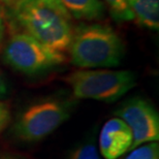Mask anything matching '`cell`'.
<instances>
[{
  "instance_id": "10",
  "label": "cell",
  "mask_w": 159,
  "mask_h": 159,
  "mask_svg": "<svg viewBox=\"0 0 159 159\" xmlns=\"http://www.w3.org/2000/svg\"><path fill=\"white\" fill-rule=\"evenodd\" d=\"M124 159H159V145L157 142L143 144L132 149Z\"/></svg>"
},
{
  "instance_id": "8",
  "label": "cell",
  "mask_w": 159,
  "mask_h": 159,
  "mask_svg": "<svg viewBox=\"0 0 159 159\" xmlns=\"http://www.w3.org/2000/svg\"><path fill=\"white\" fill-rule=\"evenodd\" d=\"M70 17L78 20L93 21L104 15V4L100 0H58Z\"/></svg>"
},
{
  "instance_id": "11",
  "label": "cell",
  "mask_w": 159,
  "mask_h": 159,
  "mask_svg": "<svg viewBox=\"0 0 159 159\" xmlns=\"http://www.w3.org/2000/svg\"><path fill=\"white\" fill-rule=\"evenodd\" d=\"M112 9L114 16L122 21L132 20V14L126 3V0H104Z\"/></svg>"
},
{
  "instance_id": "6",
  "label": "cell",
  "mask_w": 159,
  "mask_h": 159,
  "mask_svg": "<svg viewBox=\"0 0 159 159\" xmlns=\"http://www.w3.org/2000/svg\"><path fill=\"white\" fill-rule=\"evenodd\" d=\"M115 115L131 130L133 142L130 150L143 144L159 141V116L148 100L141 97L132 98L123 103Z\"/></svg>"
},
{
  "instance_id": "13",
  "label": "cell",
  "mask_w": 159,
  "mask_h": 159,
  "mask_svg": "<svg viewBox=\"0 0 159 159\" xmlns=\"http://www.w3.org/2000/svg\"><path fill=\"white\" fill-rule=\"evenodd\" d=\"M11 121V107L7 102L0 101V132L8 125Z\"/></svg>"
},
{
  "instance_id": "9",
  "label": "cell",
  "mask_w": 159,
  "mask_h": 159,
  "mask_svg": "<svg viewBox=\"0 0 159 159\" xmlns=\"http://www.w3.org/2000/svg\"><path fill=\"white\" fill-rule=\"evenodd\" d=\"M138 23L151 30L159 28V0H126Z\"/></svg>"
},
{
  "instance_id": "2",
  "label": "cell",
  "mask_w": 159,
  "mask_h": 159,
  "mask_svg": "<svg viewBox=\"0 0 159 159\" xmlns=\"http://www.w3.org/2000/svg\"><path fill=\"white\" fill-rule=\"evenodd\" d=\"M67 50L72 64L82 68L118 66L124 53L123 43L115 30L101 24L78 27Z\"/></svg>"
},
{
  "instance_id": "7",
  "label": "cell",
  "mask_w": 159,
  "mask_h": 159,
  "mask_svg": "<svg viewBox=\"0 0 159 159\" xmlns=\"http://www.w3.org/2000/svg\"><path fill=\"white\" fill-rule=\"evenodd\" d=\"M132 132L122 119L114 117L104 123L99 135V151L104 159H118L131 149Z\"/></svg>"
},
{
  "instance_id": "5",
  "label": "cell",
  "mask_w": 159,
  "mask_h": 159,
  "mask_svg": "<svg viewBox=\"0 0 159 159\" xmlns=\"http://www.w3.org/2000/svg\"><path fill=\"white\" fill-rule=\"evenodd\" d=\"M71 104L59 99H49L32 104L25 110L14 126L21 141L39 142L51 134L70 116Z\"/></svg>"
},
{
  "instance_id": "17",
  "label": "cell",
  "mask_w": 159,
  "mask_h": 159,
  "mask_svg": "<svg viewBox=\"0 0 159 159\" xmlns=\"http://www.w3.org/2000/svg\"><path fill=\"white\" fill-rule=\"evenodd\" d=\"M0 159H11V158H7V157H5V158H0Z\"/></svg>"
},
{
  "instance_id": "4",
  "label": "cell",
  "mask_w": 159,
  "mask_h": 159,
  "mask_svg": "<svg viewBox=\"0 0 159 159\" xmlns=\"http://www.w3.org/2000/svg\"><path fill=\"white\" fill-rule=\"evenodd\" d=\"M3 59L16 70L35 75L61 64L65 56L26 33H15L3 50Z\"/></svg>"
},
{
  "instance_id": "3",
  "label": "cell",
  "mask_w": 159,
  "mask_h": 159,
  "mask_svg": "<svg viewBox=\"0 0 159 159\" xmlns=\"http://www.w3.org/2000/svg\"><path fill=\"white\" fill-rule=\"evenodd\" d=\"M75 98L114 102L136 86L130 70H77L63 79Z\"/></svg>"
},
{
  "instance_id": "16",
  "label": "cell",
  "mask_w": 159,
  "mask_h": 159,
  "mask_svg": "<svg viewBox=\"0 0 159 159\" xmlns=\"http://www.w3.org/2000/svg\"><path fill=\"white\" fill-rule=\"evenodd\" d=\"M1 1H3L5 3V4H8V5H12L15 3L16 0H1Z\"/></svg>"
},
{
  "instance_id": "15",
  "label": "cell",
  "mask_w": 159,
  "mask_h": 159,
  "mask_svg": "<svg viewBox=\"0 0 159 159\" xmlns=\"http://www.w3.org/2000/svg\"><path fill=\"white\" fill-rule=\"evenodd\" d=\"M2 34H3V21H2L1 11H0V39L2 37Z\"/></svg>"
},
{
  "instance_id": "14",
  "label": "cell",
  "mask_w": 159,
  "mask_h": 159,
  "mask_svg": "<svg viewBox=\"0 0 159 159\" xmlns=\"http://www.w3.org/2000/svg\"><path fill=\"white\" fill-rule=\"evenodd\" d=\"M6 91H7V89H6L5 82H4V80L2 79L1 75H0V98L4 96L6 94Z\"/></svg>"
},
{
  "instance_id": "1",
  "label": "cell",
  "mask_w": 159,
  "mask_h": 159,
  "mask_svg": "<svg viewBox=\"0 0 159 159\" xmlns=\"http://www.w3.org/2000/svg\"><path fill=\"white\" fill-rule=\"evenodd\" d=\"M12 6L14 18L24 33L57 52L68 49L70 16L58 0H16Z\"/></svg>"
},
{
  "instance_id": "12",
  "label": "cell",
  "mask_w": 159,
  "mask_h": 159,
  "mask_svg": "<svg viewBox=\"0 0 159 159\" xmlns=\"http://www.w3.org/2000/svg\"><path fill=\"white\" fill-rule=\"evenodd\" d=\"M68 159H100L93 144H84L79 146L71 152Z\"/></svg>"
}]
</instances>
